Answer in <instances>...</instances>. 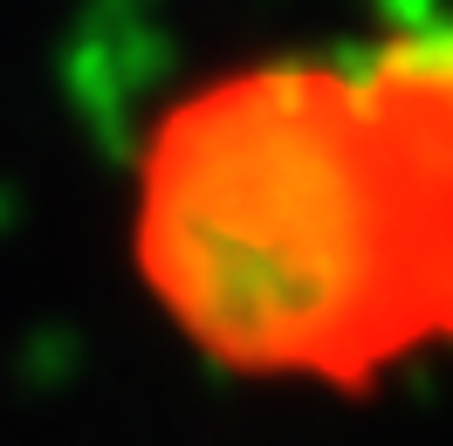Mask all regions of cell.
Returning a JSON list of instances; mask_svg holds the SVG:
<instances>
[{"label":"cell","mask_w":453,"mask_h":446,"mask_svg":"<svg viewBox=\"0 0 453 446\" xmlns=\"http://www.w3.org/2000/svg\"><path fill=\"white\" fill-rule=\"evenodd\" d=\"M124 261L234 385L371 398L453 358V14L165 89L124 165Z\"/></svg>","instance_id":"cell-1"}]
</instances>
